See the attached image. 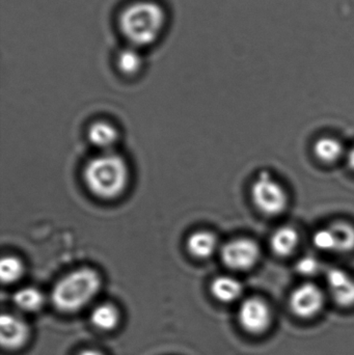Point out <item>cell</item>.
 Instances as JSON below:
<instances>
[{
    "label": "cell",
    "mask_w": 354,
    "mask_h": 355,
    "mask_svg": "<svg viewBox=\"0 0 354 355\" xmlns=\"http://www.w3.org/2000/svg\"><path fill=\"white\" fill-rule=\"evenodd\" d=\"M166 24L164 8L152 0H137L127 6L118 17L123 37L135 48L155 43Z\"/></svg>",
    "instance_id": "6da1fadb"
},
{
    "label": "cell",
    "mask_w": 354,
    "mask_h": 355,
    "mask_svg": "<svg viewBox=\"0 0 354 355\" xmlns=\"http://www.w3.org/2000/svg\"><path fill=\"white\" fill-rule=\"evenodd\" d=\"M85 185L102 200L118 198L129 182V168L121 156L105 153L89 160L85 168Z\"/></svg>",
    "instance_id": "7a4b0ae2"
},
{
    "label": "cell",
    "mask_w": 354,
    "mask_h": 355,
    "mask_svg": "<svg viewBox=\"0 0 354 355\" xmlns=\"http://www.w3.org/2000/svg\"><path fill=\"white\" fill-rule=\"evenodd\" d=\"M101 279L93 269L82 268L62 277L52 290L54 308L62 313H75L85 308L99 292Z\"/></svg>",
    "instance_id": "3957f363"
},
{
    "label": "cell",
    "mask_w": 354,
    "mask_h": 355,
    "mask_svg": "<svg viewBox=\"0 0 354 355\" xmlns=\"http://www.w3.org/2000/svg\"><path fill=\"white\" fill-rule=\"evenodd\" d=\"M251 198L256 207L264 214L278 215L286 209L288 196L269 172L264 171L251 186Z\"/></svg>",
    "instance_id": "277c9868"
},
{
    "label": "cell",
    "mask_w": 354,
    "mask_h": 355,
    "mask_svg": "<svg viewBox=\"0 0 354 355\" xmlns=\"http://www.w3.org/2000/svg\"><path fill=\"white\" fill-rule=\"evenodd\" d=\"M260 248L255 241L247 238L232 240L222 250L224 264L234 270H247L259 261Z\"/></svg>",
    "instance_id": "5b68a950"
},
{
    "label": "cell",
    "mask_w": 354,
    "mask_h": 355,
    "mask_svg": "<svg viewBox=\"0 0 354 355\" xmlns=\"http://www.w3.org/2000/svg\"><path fill=\"white\" fill-rule=\"evenodd\" d=\"M272 311L264 300L249 298L242 302L238 312V321L247 333L258 335L267 331L272 324Z\"/></svg>",
    "instance_id": "8992f818"
},
{
    "label": "cell",
    "mask_w": 354,
    "mask_h": 355,
    "mask_svg": "<svg viewBox=\"0 0 354 355\" xmlns=\"http://www.w3.org/2000/svg\"><path fill=\"white\" fill-rule=\"evenodd\" d=\"M324 296L318 286L307 283L299 286L290 297L292 312L301 318L308 319L316 316L324 308Z\"/></svg>",
    "instance_id": "52a82bcc"
},
{
    "label": "cell",
    "mask_w": 354,
    "mask_h": 355,
    "mask_svg": "<svg viewBox=\"0 0 354 355\" xmlns=\"http://www.w3.org/2000/svg\"><path fill=\"white\" fill-rule=\"evenodd\" d=\"M29 337V327L24 320L10 314H2L0 318V341L6 349L22 347Z\"/></svg>",
    "instance_id": "ba28073f"
},
{
    "label": "cell",
    "mask_w": 354,
    "mask_h": 355,
    "mask_svg": "<svg viewBox=\"0 0 354 355\" xmlns=\"http://www.w3.org/2000/svg\"><path fill=\"white\" fill-rule=\"evenodd\" d=\"M328 290L339 306L348 308L354 306V279L346 271L333 268L326 275Z\"/></svg>",
    "instance_id": "9c48e42d"
},
{
    "label": "cell",
    "mask_w": 354,
    "mask_h": 355,
    "mask_svg": "<svg viewBox=\"0 0 354 355\" xmlns=\"http://www.w3.org/2000/svg\"><path fill=\"white\" fill-rule=\"evenodd\" d=\"M218 248V238L211 232L197 231L187 239V250L197 259L210 258Z\"/></svg>",
    "instance_id": "30bf717a"
},
{
    "label": "cell",
    "mask_w": 354,
    "mask_h": 355,
    "mask_svg": "<svg viewBox=\"0 0 354 355\" xmlns=\"http://www.w3.org/2000/svg\"><path fill=\"white\" fill-rule=\"evenodd\" d=\"M299 241L297 230L291 227H282L274 232L270 239V246L278 256L286 257L294 252Z\"/></svg>",
    "instance_id": "8fae6325"
},
{
    "label": "cell",
    "mask_w": 354,
    "mask_h": 355,
    "mask_svg": "<svg viewBox=\"0 0 354 355\" xmlns=\"http://www.w3.org/2000/svg\"><path fill=\"white\" fill-rule=\"evenodd\" d=\"M242 285L234 277H216L211 284V292L216 300L222 302H232L242 294Z\"/></svg>",
    "instance_id": "7c38bea8"
},
{
    "label": "cell",
    "mask_w": 354,
    "mask_h": 355,
    "mask_svg": "<svg viewBox=\"0 0 354 355\" xmlns=\"http://www.w3.org/2000/svg\"><path fill=\"white\" fill-rule=\"evenodd\" d=\"M87 137L95 147L107 150L118 141V130L109 123L96 122L89 127Z\"/></svg>",
    "instance_id": "4fadbf2b"
},
{
    "label": "cell",
    "mask_w": 354,
    "mask_h": 355,
    "mask_svg": "<svg viewBox=\"0 0 354 355\" xmlns=\"http://www.w3.org/2000/svg\"><path fill=\"white\" fill-rule=\"evenodd\" d=\"M143 64V56L139 53V48L132 46L121 50L116 55V66L120 72L127 76L137 74L141 71Z\"/></svg>",
    "instance_id": "5bb4252c"
},
{
    "label": "cell",
    "mask_w": 354,
    "mask_h": 355,
    "mask_svg": "<svg viewBox=\"0 0 354 355\" xmlns=\"http://www.w3.org/2000/svg\"><path fill=\"white\" fill-rule=\"evenodd\" d=\"M120 314L118 309L112 304L98 306L91 313V321L94 327L101 331H112L118 325Z\"/></svg>",
    "instance_id": "9a60e30c"
},
{
    "label": "cell",
    "mask_w": 354,
    "mask_h": 355,
    "mask_svg": "<svg viewBox=\"0 0 354 355\" xmlns=\"http://www.w3.org/2000/svg\"><path fill=\"white\" fill-rule=\"evenodd\" d=\"M14 304L25 312H37L44 304V296L35 288L27 287L14 294Z\"/></svg>",
    "instance_id": "2e32d148"
},
{
    "label": "cell",
    "mask_w": 354,
    "mask_h": 355,
    "mask_svg": "<svg viewBox=\"0 0 354 355\" xmlns=\"http://www.w3.org/2000/svg\"><path fill=\"white\" fill-rule=\"evenodd\" d=\"M314 151L320 160L330 164V162H336L342 156L343 146L338 139L324 137V139H318L316 141Z\"/></svg>",
    "instance_id": "e0dca14e"
},
{
    "label": "cell",
    "mask_w": 354,
    "mask_h": 355,
    "mask_svg": "<svg viewBox=\"0 0 354 355\" xmlns=\"http://www.w3.org/2000/svg\"><path fill=\"white\" fill-rule=\"evenodd\" d=\"M336 241V252H348L354 250V227L346 223L330 225Z\"/></svg>",
    "instance_id": "ac0fdd59"
},
{
    "label": "cell",
    "mask_w": 354,
    "mask_h": 355,
    "mask_svg": "<svg viewBox=\"0 0 354 355\" xmlns=\"http://www.w3.org/2000/svg\"><path fill=\"white\" fill-rule=\"evenodd\" d=\"M23 272H24V266L16 257H6L0 262V277L2 283H15L20 279Z\"/></svg>",
    "instance_id": "d6986e66"
},
{
    "label": "cell",
    "mask_w": 354,
    "mask_h": 355,
    "mask_svg": "<svg viewBox=\"0 0 354 355\" xmlns=\"http://www.w3.org/2000/svg\"><path fill=\"white\" fill-rule=\"evenodd\" d=\"M314 245L324 252H336V241L330 227L318 230L313 236Z\"/></svg>",
    "instance_id": "ffe728a7"
},
{
    "label": "cell",
    "mask_w": 354,
    "mask_h": 355,
    "mask_svg": "<svg viewBox=\"0 0 354 355\" xmlns=\"http://www.w3.org/2000/svg\"><path fill=\"white\" fill-rule=\"evenodd\" d=\"M297 271L303 275H316L320 270V262L313 256H306L297 262Z\"/></svg>",
    "instance_id": "44dd1931"
},
{
    "label": "cell",
    "mask_w": 354,
    "mask_h": 355,
    "mask_svg": "<svg viewBox=\"0 0 354 355\" xmlns=\"http://www.w3.org/2000/svg\"><path fill=\"white\" fill-rule=\"evenodd\" d=\"M348 166H351V170L354 171V148L348 154Z\"/></svg>",
    "instance_id": "7402d4cb"
},
{
    "label": "cell",
    "mask_w": 354,
    "mask_h": 355,
    "mask_svg": "<svg viewBox=\"0 0 354 355\" xmlns=\"http://www.w3.org/2000/svg\"><path fill=\"white\" fill-rule=\"evenodd\" d=\"M78 355H103L100 352H95V350H85V352H80Z\"/></svg>",
    "instance_id": "603a6c76"
}]
</instances>
